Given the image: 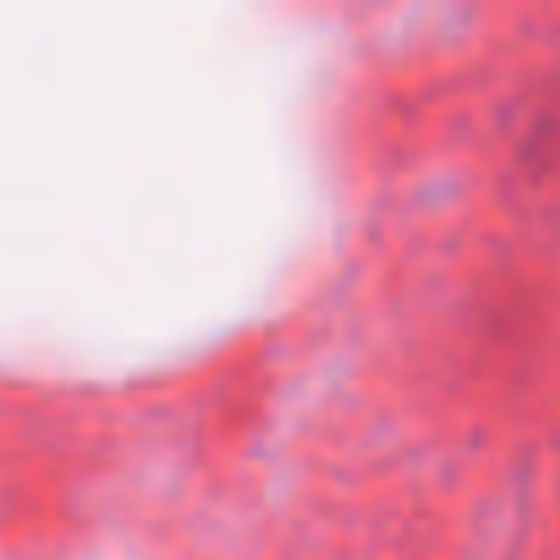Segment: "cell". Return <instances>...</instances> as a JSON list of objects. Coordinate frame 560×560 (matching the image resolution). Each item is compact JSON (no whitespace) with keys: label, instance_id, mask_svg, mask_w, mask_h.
<instances>
[]
</instances>
